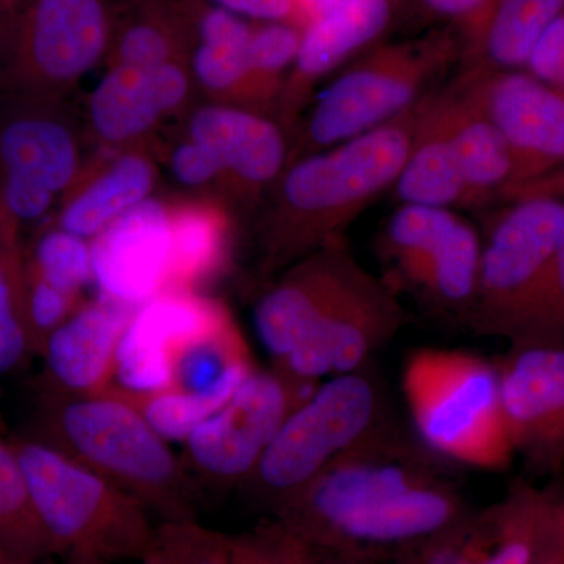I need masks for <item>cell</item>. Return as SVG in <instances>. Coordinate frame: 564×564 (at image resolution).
Masks as SVG:
<instances>
[{
  "label": "cell",
  "mask_w": 564,
  "mask_h": 564,
  "mask_svg": "<svg viewBox=\"0 0 564 564\" xmlns=\"http://www.w3.org/2000/svg\"><path fill=\"white\" fill-rule=\"evenodd\" d=\"M441 462L384 421L281 503L276 524L326 554L426 543L466 514Z\"/></svg>",
  "instance_id": "6da1fadb"
},
{
  "label": "cell",
  "mask_w": 564,
  "mask_h": 564,
  "mask_svg": "<svg viewBox=\"0 0 564 564\" xmlns=\"http://www.w3.org/2000/svg\"><path fill=\"white\" fill-rule=\"evenodd\" d=\"M254 328L282 373L299 381L361 369L413 317L345 239L323 245L259 296Z\"/></svg>",
  "instance_id": "7a4b0ae2"
},
{
  "label": "cell",
  "mask_w": 564,
  "mask_h": 564,
  "mask_svg": "<svg viewBox=\"0 0 564 564\" xmlns=\"http://www.w3.org/2000/svg\"><path fill=\"white\" fill-rule=\"evenodd\" d=\"M423 99L372 131L285 166L272 187L263 223L267 272L288 269L323 245L344 239L364 209L395 185L410 155Z\"/></svg>",
  "instance_id": "3957f363"
},
{
  "label": "cell",
  "mask_w": 564,
  "mask_h": 564,
  "mask_svg": "<svg viewBox=\"0 0 564 564\" xmlns=\"http://www.w3.org/2000/svg\"><path fill=\"white\" fill-rule=\"evenodd\" d=\"M40 426V440L90 467L162 521L195 518V486L187 466L121 393L109 389L68 397L43 391Z\"/></svg>",
  "instance_id": "277c9868"
},
{
  "label": "cell",
  "mask_w": 564,
  "mask_h": 564,
  "mask_svg": "<svg viewBox=\"0 0 564 564\" xmlns=\"http://www.w3.org/2000/svg\"><path fill=\"white\" fill-rule=\"evenodd\" d=\"M11 445L52 555L141 562L155 525L139 500L40 437Z\"/></svg>",
  "instance_id": "5b68a950"
},
{
  "label": "cell",
  "mask_w": 564,
  "mask_h": 564,
  "mask_svg": "<svg viewBox=\"0 0 564 564\" xmlns=\"http://www.w3.org/2000/svg\"><path fill=\"white\" fill-rule=\"evenodd\" d=\"M402 389L415 433L433 454L481 470L513 462L499 364L464 350L419 348L404 361Z\"/></svg>",
  "instance_id": "8992f818"
},
{
  "label": "cell",
  "mask_w": 564,
  "mask_h": 564,
  "mask_svg": "<svg viewBox=\"0 0 564 564\" xmlns=\"http://www.w3.org/2000/svg\"><path fill=\"white\" fill-rule=\"evenodd\" d=\"M458 62V33L451 29L380 44L334 77L311 101L302 129L289 148V163L393 120L440 88Z\"/></svg>",
  "instance_id": "52a82bcc"
},
{
  "label": "cell",
  "mask_w": 564,
  "mask_h": 564,
  "mask_svg": "<svg viewBox=\"0 0 564 564\" xmlns=\"http://www.w3.org/2000/svg\"><path fill=\"white\" fill-rule=\"evenodd\" d=\"M384 421L383 389L367 364L329 377L288 415L245 485L276 510Z\"/></svg>",
  "instance_id": "ba28073f"
},
{
  "label": "cell",
  "mask_w": 564,
  "mask_h": 564,
  "mask_svg": "<svg viewBox=\"0 0 564 564\" xmlns=\"http://www.w3.org/2000/svg\"><path fill=\"white\" fill-rule=\"evenodd\" d=\"M380 252L395 291L406 289L430 313L469 328L481 256L469 221L445 207L402 204L386 223Z\"/></svg>",
  "instance_id": "9c48e42d"
},
{
  "label": "cell",
  "mask_w": 564,
  "mask_h": 564,
  "mask_svg": "<svg viewBox=\"0 0 564 564\" xmlns=\"http://www.w3.org/2000/svg\"><path fill=\"white\" fill-rule=\"evenodd\" d=\"M564 225V202L513 199L481 242L477 295L469 328L514 340L524 328L549 273Z\"/></svg>",
  "instance_id": "30bf717a"
},
{
  "label": "cell",
  "mask_w": 564,
  "mask_h": 564,
  "mask_svg": "<svg viewBox=\"0 0 564 564\" xmlns=\"http://www.w3.org/2000/svg\"><path fill=\"white\" fill-rule=\"evenodd\" d=\"M310 386L256 369L185 441L188 467L210 485L247 484L288 415L313 393Z\"/></svg>",
  "instance_id": "8fae6325"
},
{
  "label": "cell",
  "mask_w": 564,
  "mask_h": 564,
  "mask_svg": "<svg viewBox=\"0 0 564 564\" xmlns=\"http://www.w3.org/2000/svg\"><path fill=\"white\" fill-rule=\"evenodd\" d=\"M464 70L474 82L481 109L500 132L511 161L516 188L554 173L564 163V93L527 69L478 73Z\"/></svg>",
  "instance_id": "7c38bea8"
},
{
  "label": "cell",
  "mask_w": 564,
  "mask_h": 564,
  "mask_svg": "<svg viewBox=\"0 0 564 564\" xmlns=\"http://www.w3.org/2000/svg\"><path fill=\"white\" fill-rule=\"evenodd\" d=\"M109 47L102 0H33L17 50V80L29 95H52L90 73Z\"/></svg>",
  "instance_id": "4fadbf2b"
},
{
  "label": "cell",
  "mask_w": 564,
  "mask_h": 564,
  "mask_svg": "<svg viewBox=\"0 0 564 564\" xmlns=\"http://www.w3.org/2000/svg\"><path fill=\"white\" fill-rule=\"evenodd\" d=\"M499 364L500 397L514 455L538 473L564 466V343H513Z\"/></svg>",
  "instance_id": "5bb4252c"
},
{
  "label": "cell",
  "mask_w": 564,
  "mask_h": 564,
  "mask_svg": "<svg viewBox=\"0 0 564 564\" xmlns=\"http://www.w3.org/2000/svg\"><path fill=\"white\" fill-rule=\"evenodd\" d=\"M229 314L220 302L198 292H163L140 304L118 345L110 389L147 395L172 388L176 348Z\"/></svg>",
  "instance_id": "9a60e30c"
},
{
  "label": "cell",
  "mask_w": 564,
  "mask_h": 564,
  "mask_svg": "<svg viewBox=\"0 0 564 564\" xmlns=\"http://www.w3.org/2000/svg\"><path fill=\"white\" fill-rule=\"evenodd\" d=\"M93 282L99 295L139 307L169 291L173 242L170 204L147 199L93 237Z\"/></svg>",
  "instance_id": "2e32d148"
},
{
  "label": "cell",
  "mask_w": 564,
  "mask_h": 564,
  "mask_svg": "<svg viewBox=\"0 0 564 564\" xmlns=\"http://www.w3.org/2000/svg\"><path fill=\"white\" fill-rule=\"evenodd\" d=\"M555 503L518 485L485 513L464 514L423 543L417 564H533L547 538Z\"/></svg>",
  "instance_id": "e0dca14e"
},
{
  "label": "cell",
  "mask_w": 564,
  "mask_h": 564,
  "mask_svg": "<svg viewBox=\"0 0 564 564\" xmlns=\"http://www.w3.org/2000/svg\"><path fill=\"white\" fill-rule=\"evenodd\" d=\"M395 7L397 0H339L303 29L299 57L274 110L285 132L299 126L315 87L388 29Z\"/></svg>",
  "instance_id": "ac0fdd59"
},
{
  "label": "cell",
  "mask_w": 564,
  "mask_h": 564,
  "mask_svg": "<svg viewBox=\"0 0 564 564\" xmlns=\"http://www.w3.org/2000/svg\"><path fill=\"white\" fill-rule=\"evenodd\" d=\"M188 137L218 155L226 191L245 203L261 198L289 163L288 132L280 122L232 104L199 107L188 121Z\"/></svg>",
  "instance_id": "d6986e66"
},
{
  "label": "cell",
  "mask_w": 564,
  "mask_h": 564,
  "mask_svg": "<svg viewBox=\"0 0 564 564\" xmlns=\"http://www.w3.org/2000/svg\"><path fill=\"white\" fill-rule=\"evenodd\" d=\"M135 310L102 295L82 302L41 348L43 391L68 397L109 391L118 345Z\"/></svg>",
  "instance_id": "ffe728a7"
},
{
  "label": "cell",
  "mask_w": 564,
  "mask_h": 564,
  "mask_svg": "<svg viewBox=\"0 0 564 564\" xmlns=\"http://www.w3.org/2000/svg\"><path fill=\"white\" fill-rule=\"evenodd\" d=\"M192 82L180 62L151 68L110 66L88 98L93 133L111 147L133 143L187 102Z\"/></svg>",
  "instance_id": "44dd1931"
},
{
  "label": "cell",
  "mask_w": 564,
  "mask_h": 564,
  "mask_svg": "<svg viewBox=\"0 0 564 564\" xmlns=\"http://www.w3.org/2000/svg\"><path fill=\"white\" fill-rule=\"evenodd\" d=\"M564 11V0H488L458 28L459 69H525L534 44Z\"/></svg>",
  "instance_id": "7402d4cb"
},
{
  "label": "cell",
  "mask_w": 564,
  "mask_h": 564,
  "mask_svg": "<svg viewBox=\"0 0 564 564\" xmlns=\"http://www.w3.org/2000/svg\"><path fill=\"white\" fill-rule=\"evenodd\" d=\"M80 165L76 132L52 111H20L0 126V181L28 182L58 196L70 191Z\"/></svg>",
  "instance_id": "603a6c76"
},
{
  "label": "cell",
  "mask_w": 564,
  "mask_h": 564,
  "mask_svg": "<svg viewBox=\"0 0 564 564\" xmlns=\"http://www.w3.org/2000/svg\"><path fill=\"white\" fill-rule=\"evenodd\" d=\"M303 549L280 524L232 534L192 518L155 525L140 564H299Z\"/></svg>",
  "instance_id": "cb8c5ba5"
},
{
  "label": "cell",
  "mask_w": 564,
  "mask_h": 564,
  "mask_svg": "<svg viewBox=\"0 0 564 564\" xmlns=\"http://www.w3.org/2000/svg\"><path fill=\"white\" fill-rule=\"evenodd\" d=\"M393 188L402 204L445 209L474 206L456 162L444 84L423 99L410 155Z\"/></svg>",
  "instance_id": "d4e9b609"
},
{
  "label": "cell",
  "mask_w": 564,
  "mask_h": 564,
  "mask_svg": "<svg viewBox=\"0 0 564 564\" xmlns=\"http://www.w3.org/2000/svg\"><path fill=\"white\" fill-rule=\"evenodd\" d=\"M444 88L456 162L474 206L503 198L513 184V161L502 135L481 109L473 79L458 70Z\"/></svg>",
  "instance_id": "484cf974"
},
{
  "label": "cell",
  "mask_w": 564,
  "mask_h": 564,
  "mask_svg": "<svg viewBox=\"0 0 564 564\" xmlns=\"http://www.w3.org/2000/svg\"><path fill=\"white\" fill-rule=\"evenodd\" d=\"M158 169L150 154L122 152L90 177L61 212L58 225L82 239L91 240L126 212L150 199Z\"/></svg>",
  "instance_id": "4316f807"
},
{
  "label": "cell",
  "mask_w": 564,
  "mask_h": 564,
  "mask_svg": "<svg viewBox=\"0 0 564 564\" xmlns=\"http://www.w3.org/2000/svg\"><path fill=\"white\" fill-rule=\"evenodd\" d=\"M173 261L166 292H196L218 276L231 251V220L221 202L188 199L170 204Z\"/></svg>",
  "instance_id": "83f0119b"
},
{
  "label": "cell",
  "mask_w": 564,
  "mask_h": 564,
  "mask_svg": "<svg viewBox=\"0 0 564 564\" xmlns=\"http://www.w3.org/2000/svg\"><path fill=\"white\" fill-rule=\"evenodd\" d=\"M199 43L193 52L192 73L203 90L223 104L248 109L252 24L220 7L204 11Z\"/></svg>",
  "instance_id": "f1b7e54d"
},
{
  "label": "cell",
  "mask_w": 564,
  "mask_h": 564,
  "mask_svg": "<svg viewBox=\"0 0 564 564\" xmlns=\"http://www.w3.org/2000/svg\"><path fill=\"white\" fill-rule=\"evenodd\" d=\"M302 39L303 29L293 22L270 21L252 24L248 47V109L272 117L270 113L276 110L282 87L299 57Z\"/></svg>",
  "instance_id": "f546056e"
},
{
  "label": "cell",
  "mask_w": 564,
  "mask_h": 564,
  "mask_svg": "<svg viewBox=\"0 0 564 564\" xmlns=\"http://www.w3.org/2000/svg\"><path fill=\"white\" fill-rule=\"evenodd\" d=\"M32 355L20 240L0 228V375L18 372Z\"/></svg>",
  "instance_id": "4dcf8cb0"
},
{
  "label": "cell",
  "mask_w": 564,
  "mask_h": 564,
  "mask_svg": "<svg viewBox=\"0 0 564 564\" xmlns=\"http://www.w3.org/2000/svg\"><path fill=\"white\" fill-rule=\"evenodd\" d=\"M0 547L32 563L52 555L11 443L0 441Z\"/></svg>",
  "instance_id": "1f68e13d"
},
{
  "label": "cell",
  "mask_w": 564,
  "mask_h": 564,
  "mask_svg": "<svg viewBox=\"0 0 564 564\" xmlns=\"http://www.w3.org/2000/svg\"><path fill=\"white\" fill-rule=\"evenodd\" d=\"M121 395L139 408L143 417L166 443L182 445L206 419L232 397L228 399L214 392L182 391L176 388L147 395Z\"/></svg>",
  "instance_id": "d6a6232c"
},
{
  "label": "cell",
  "mask_w": 564,
  "mask_h": 564,
  "mask_svg": "<svg viewBox=\"0 0 564 564\" xmlns=\"http://www.w3.org/2000/svg\"><path fill=\"white\" fill-rule=\"evenodd\" d=\"M29 270L40 274L62 291L80 295L93 282L90 240L62 229L61 226L41 232L33 247Z\"/></svg>",
  "instance_id": "836d02e7"
},
{
  "label": "cell",
  "mask_w": 564,
  "mask_h": 564,
  "mask_svg": "<svg viewBox=\"0 0 564 564\" xmlns=\"http://www.w3.org/2000/svg\"><path fill=\"white\" fill-rule=\"evenodd\" d=\"M564 343V225L543 288L513 343Z\"/></svg>",
  "instance_id": "e575fe53"
},
{
  "label": "cell",
  "mask_w": 564,
  "mask_h": 564,
  "mask_svg": "<svg viewBox=\"0 0 564 564\" xmlns=\"http://www.w3.org/2000/svg\"><path fill=\"white\" fill-rule=\"evenodd\" d=\"M80 303V295H73L55 288L25 265V307L33 355H40L47 337L77 310Z\"/></svg>",
  "instance_id": "d590c367"
},
{
  "label": "cell",
  "mask_w": 564,
  "mask_h": 564,
  "mask_svg": "<svg viewBox=\"0 0 564 564\" xmlns=\"http://www.w3.org/2000/svg\"><path fill=\"white\" fill-rule=\"evenodd\" d=\"M177 61V43L170 29L144 20L129 25L115 43L110 66L151 68Z\"/></svg>",
  "instance_id": "8d00e7d4"
},
{
  "label": "cell",
  "mask_w": 564,
  "mask_h": 564,
  "mask_svg": "<svg viewBox=\"0 0 564 564\" xmlns=\"http://www.w3.org/2000/svg\"><path fill=\"white\" fill-rule=\"evenodd\" d=\"M169 165L177 184L187 188H206L215 184L225 185L226 182L218 155L192 137L173 148Z\"/></svg>",
  "instance_id": "74e56055"
},
{
  "label": "cell",
  "mask_w": 564,
  "mask_h": 564,
  "mask_svg": "<svg viewBox=\"0 0 564 564\" xmlns=\"http://www.w3.org/2000/svg\"><path fill=\"white\" fill-rule=\"evenodd\" d=\"M525 69L564 93V11L552 21L534 44Z\"/></svg>",
  "instance_id": "f35d334b"
},
{
  "label": "cell",
  "mask_w": 564,
  "mask_h": 564,
  "mask_svg": "<svg viewBox=\"0 0 564 564\" xmlns=\"http://www.w3.org/2000/svg\"><path fill=\"white\" fill-rule=\"evenodd\" d=\"M212 2L215 7L232 11L245 20L288 21L296 24L295 0H212Z\"/></svg>",
  "instance_id": "ab89813d"
},
{
  "label": "cell",
  "mask_w": 564,
  "mask_h": 564,
  "mask_svg": "<svg viewBox=\"0 0 564 564\" xmlns=\"http://www.w3.org/2000/svg\"><path fill=\"white\" fill-rule=\"evenodd\" d=\"M423 2L434 13L451 18L456 25H462L484 9L488 0H423Z\"/></svg>",
  "instance_id": "60d3db41"
},
{
  "label": "cell",
  "mask_w": 564,
  "mask_h": 564,
  "mask_svg": "<svg viewBox=\"0 0 564 564\" xmlns=\"http://www.w3.org/2000/svg\"><path fill=\"white\" fill-rule=\"evenodd\" d=\"M527 196H549V198H564V163L554 173L547 174L543 180L532 182L524 187L516 188L507 199L527 198Z\"/></svg>",
  "instance_id": "b9f144b4"
},
{
  "label": "cell",
  "mask_w": 564,
  "mask_h": 564,
  "mask_svg": "<svg viewBox=\"0 0 564 564\" xmlns=\"http://www.w3.org/2000/svg\"><path fill=\"white\" fill-rule=\"evenodd\" d=\"M339 0H295L296 18L295 22L299 28H307L315 20L321 17L323 11L333 7Z\"/></svg>",
  "instance_id": "7bdbcfd3"
},
{
  "label": "cell",
  "mask_w": 564,
  "mask_h": 564,
  "mask_svg": "<svg viewBox=\"0 0 564 564\" xmlns=\"http://www.w3.org/2000/svg\"><path fill=\"white\" fill-rule=\"evenodd\" d=\"M554 534L555 545L554 547L544 549L543 554L538 552L536 558L533 564H564V538L558 533L555 525V513H554Z\"/></svg>",
  "instance_id": "ee69618b"
},
{
  "label": "cell",
  "mask_w": 564,
  "mask_h": 564,
  "mask_svg": "<svg viewBox=\"0 0 564 564\" xmlns=\"http://www.w3.org/2000/svg\"><path fill=\"white\" fill-rule=\"evenodd\" d=\"M299 564H340V563L333 562V560H329V562H325V560L322 558L321 554H318L317 551H314V549H310V547H306V545H304L303 554H302V556H300Z\"/></svg>",
  "instance_id": "f6af8a7d"
},
{
  "label": "cell",
  "mask_w": 564,
  "mask_h": 564,
  "mask_svg": "<svg viewBox=\"0 0 564 564\" xmlns=\"http://www.w3.org/2000/svg\"><path fill=\"white\" fill-rule=\"evenodd\" d=\"M65 564H113L98 556L85 554H69L65 556Z\"/></svg>",
  "instance_id": "bcb514c9"
},
{
  "label": "cell",
  "mask_w": 564,
  "mask_h": 564,
  "mask_svg": "<svg viewBox=\"0 0 564 564\" xmlns=\"http://www.w3.org/2000/svg\"><path fill=\"white\" fill-rule=\"evenodd\" d=\"M0 564H36L29 562V560L21 558V556L11 554L6 549L0 547Z\"/></svg>",
  "instance_id": "7dc6e473"
},
{
  "label": "cell",
  "mask_w": 564,
  "mask_h": 564,
  "mask_svg": "<svg viewBox=\"0 0 564 564\" xmlns=\"http://www.w3.org/2000/svg\"><path fill=\"white\" fill-rule=\"evenodd\" d=\"M555 525L558 533L564 538V505L555 507Z\"/></svg>",
  "instance_id": "c3c4849f"
}]
</instances>
